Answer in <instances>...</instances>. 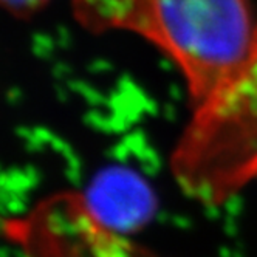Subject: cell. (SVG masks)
Instances as JSON below:
<instances>
[{
	"label": "cell",
	"mask_w": 257,
	"mask_h": 257,
	"mask_svg": "<svg viewBox=\"0 0 257 257\" xmlns=\"http://www.w3.org/2000/svg\"><path fill=\"white\" fill-rule=\"evenodd\" d=\"M91 31L141 36L180 68L194 105L242 62L254 41L252 0H73Z\"/></svg>",
	"instance_id": "6da1fadb"
},
{
	"label": "cell",
	"mask_w": 257,
	"mask_h": 257,
	"mask_svg": "<svg viewBox=\"0 0 257 257\" xmlns=\"http://www.w3.org/2000/svg\"><path fill=\"white\" fill-rule=\"evenodd\" d=\"M171 171L183 192L206 206L257 181V31L242 62L194 107Z\"/></svg>",
	"instance_id": "7a4b0ae2"
},
{
	"label": "cell",
	"mask_w": 257,
	"mask_h": 257,
	"mask_svg": "<svg viewBox=\"0 0 257 257\" xmlns=\"http://www.w3.org/2000/svg\"><path fill=\"white\" fill-rule=\"evenodd\" d=\"M84 203L104 226L115 232L143 225L151 218L155 206L146 181L127 169H110L101 174Z\"/></svg>",
	"instance_id": "3957f363"
},
{
	"label": "cell",
	"mask_w": 257,
	"mask_h": 257,
	"mask_svg": "<svg viewBox=\"0 0 257 257\" xmlns=\"http://www.w3.org/2000/svg\"><path fill=\"white\" fill-rule=\"evenodd\" d=\"M50 0H0V8L16 16H28L44 8Z\"/></svg>",
	"instance_id": "277c9868"
}]
</instances>
